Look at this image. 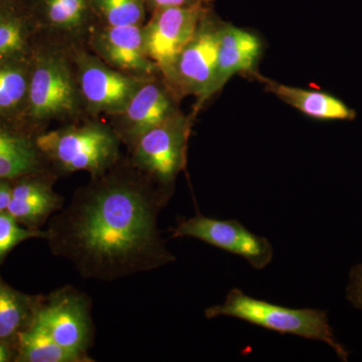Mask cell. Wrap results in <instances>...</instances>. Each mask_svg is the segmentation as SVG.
Listing matches in <instances>:
<instances>
[{"label": "cell", "mask_w": 362, "mask_h": 362, "mask_svg": "<svg viewBox=\"0 0 362 362\" xmlns=\"http://www.w3.org/2000/svg\"><path fill=\"white\" fill-rule=\"evenodd\" d=\"M80 92L65 59L47 54L37 59L28 83V102L35 120L63 118L77 110Z\"/></svg>", "instance_id": "ba28073f"}, {"label": "cell", "mask_w": 362, "mask_h": 362, "mask_svg": "<svg viewBox=\"0 0 362 362\" xmlns=\"http://www.w3.org/2000/svg\"><path fill=\"white\" fill-rule=\"evenodd\" d=\"M345 296L349 304L362 314V262L350 270Z\"/></svg>", "instance_id": "cb8c5ba5"}, {"label": "cell", "mask_w": 362, "mask_h": 362, "mask_svg": "<svg viewBox=\"0 0 362 362\" xmlns=\"http://www.w3.org/2000/svg\"><path fill=\"white\" fill-rule=\"evenodd\" d=\"M261 54L262 42L257 35L237 26L223 23L216 71L207 93V99L223 89L235 74L252 71L258 63Z\"/></svg>", "instance_id": "5bb4252c"}, {"label": "cell", "mask_w": 362, "mask_h": 362, "mask_svg": "<svg viewBox=\"0 0 362 362\" xmlns=\"http://www.w3.org/2000/svg\"><path fill=\"white\" fill-rule=\"evenodd\" d=\"M207 319L232 317L280 334L295 335L325 343L341 361H349V354L335 337L327 311L314 308H288L265 300L249 296L233 288L221 304L204 311Z\"/></svg>", "instance_id": "7a4b0ae2"}, {"label": "cell", "mask_w": 362, "mask_h": 362, "mask_svg": "<svg viewBox=\"0 0 362 362\" xmlns=\"http://www.w3.org/2000/svg\"><path fill=\"white\" fill-rule=\"evenodd\" d=\"M28 71L21 66L6 63L0 65V113L13 111L28 99Z\"/></svg>", "instance_id": "44dd1931"}, {"label": "cell", "mask_w": 362, "mask_h": 362, "mask_svg": "<svg viewBox=\"0 0 362 362\" xmlns=\"http://www.w3.org/2000/svg\"><path fill=\"white\" fill-rule=\"evenodd\" d=\"M35 9L47 25L66 33L80 30L93 13L90 0H35Z\"/></svg>", "instance_id": "d6986e66"}, {"label": "cell", "mask_w": 362, "mask_h": 362, "mask_svg": "<svg viewBox=\"0 0 362 362\" xmlns=\"http://www.w3.org/2000/svg\"><path fill=\"white\" fill-rule=\"evenodd\" d=\"M175 113L170 92L154 81L145 80L120 114L121 136L132 145L140 136Z\"/></svg>", "instance_id": "4fadbf2b"}, {"label": "cell", "mask_w": 362, "mask_h": 362, "mask_svg": "<svg viewBox=\"0 0 362 362\" xmlns=\"http://www.w3.org/2000/svg\"><path fill=\"white\" fill-rule=\"evenodd\" d=\"M7 4H8V2L4 1V0H0V18H2V16L8 11Z\"/></svg>", "instance_id": "83f0119b"}, {"label": "cell", "mask_w": 362, "mask_h": 362, "mask_svg": "<svg viewBox=\"0 0 362 362\" xmlns=\"http://www.w3.org/2000/svg\"><path fill=\"white\" fill-rule=\"evenodd\" d=\"M11 181L0 180V211H6L8 206L9 201H11Z\"/></svg>", "instance_id": "4316f807"}, {"label": "cell", "mask_w": 362, "mask_h": 362, "mask_svg": "<svg viewBox=\"0 0 362 362\" xmlns=\"http://www.w3.org/2000/svg\"><path fill=\"white\" fill-rule=\"evenodd\" d=\"M190 124L176 112L140 136L131 145L132 165L161 187L173 189L187 164Z\"/></svg>", "instance_id": "277c9868"}, {"label": "cell", "mask_w": 362, "mask_h": 362, "mask_svg": "<svg viewBox=\"0 0 362 362\" xmlns=\"http://www.w3.org/2000/svg\"><path fill=\"white\" fill-rule=\"evenodd\" d=\"M145 4L152 11L168 8V7H183L206 4L209 0H144Z\"/></svg>", "instance_id": "d4e9b609"}, {"label": "cell", "mask_w": 362, "mask_h": 362, "mask_svg": "<svg viewBox=\"0 0 362 362\" xmlns=\"http://www.w3.org/2000/svg\"><path fill=\"white\" fill-rule=\"evenodd\" d=\"M45 163L35 139L0 127V180H16L45 173Z\"/></svg>", "instance_id": "9a60e30c"}, {"label": "cell", "mask_w": 362, "mask_h": 362, "mask_svg": "<svg viewBox=\"0 0 362 362\" xmlns=\"http://www.w3.org/2000/svg\"><path fill=\"white\" fill-rule=\"evenodd\" d=\"M107 171L80 188L52 216L47 243L85 279L118 280L175 261L158 228L173 189L133 166Z\"/></svg>", "instance_id": "6da1fadb"}, {"label": "cell", "mask_w": 362, "mask_h": 362, "mask_svg": "<svg viewBox=\"0 0 362 362\" xmlns=\"http://www.w3.org/2000/svg\"><path fill=\"white\" fill-rule=\"evenodd\" d=\"M94 45L109 66L128 75L146 78L158 69L145 51L141 25H107L95 35Z\"/></svg>", "instance_id": "8fae6325"}, {"label": "cell", "mask_w": 362, "mask_h": 362, "mask_svg": "<svg viewBox=\"0 0 362 362\" xmlns=\"http://www.w3.org/2000/svg\"><path fill=\"white\" fill-rule=\"evenodd\" d=\"M47 230H30L21 225L6 211H0V264L21 243L30 239H47Z\"/></svg>", "instance_id": "7402d4cb"}, {"label": "cell", "mask_w": 362, "mask_h": 362, "mask_svg": "<svg viewBox=\"0 0 362 362\" xmlns=\"http://www.w3.org/2000/svg\"><path fill=\"white\" fill-rule=\"evenodd\" d=\"M92 303L87 294L66 286L47 297L35 299L33 320L44 326L64 349L81 356L94 341Z\"/></svg>", "instance_id": "5b68a950"}, {"label": "cell", "mask_w": 362, "mask_h": 362, "mask_svg": "<svg viewBox=\"0 0 362 362\" xmlns=\"http://www.w3.org/2000/svg\"><path fill=\"white\" fill-rule=\"evenodd\" d=\"M35 143L47 163L59 173L87 171L96 177L114 168L120 156L118 134L99 123L42 133Z\"/></svg>", "instance_id": "3957f363"}, {"label": "cell", "mask_w": 362, "mask_h": 362, "mask_svg": "<svg viewBox=\"0 0 362 362\" xmlns=\"http://www.w3.org/2000/svg\"><path fill=\"white\" fill-rule=\"evenodd\" d=\"M206 13L204 4L168 7L154 11L153 18L143 28L145 51L164 75L194 37Z\"/></svg>", "instance_id": "9c48e42d"}, {"label": "cell", "mask_w": 362, "mask_h": 362, "mask_svg": "<svg viewBox=\"0 0 362 362\" xmlns=\"http://www.w3.org/2000/svg\"><path fill=\"white\" fill-rule=\"evenodd\" d=\"M35 299L0 280V339L16 344L18 334L33 320Z\"/></svg>", "instance_id": "ac0fdd59"}, {"label": "cell", "mask_w": 362, "mask_h": 362, "mask_svg": "<svg viewBox=\"0 0 362 362\" xmlns=\"http://www.w3.org/2000/svg\"><path fill=\"white\" fill-rule=\"evenodd\" d=\"M18 362H93L90 357L78 356L59 345L44 326L35 320L18 334L16 342Z\"/></svg>", "instance_id": "e0dca14e"}, {"label": "cell", "mask_w": 362, "mask_h": 362, "mask_svg": "<svg viewBox=\"0 0 362 362\" xmlns=\"http://www.w3.org/2000/svg\"><path fill=\"white\" fill-rule=\"evenodd\" d=\"M268 90L279 99L301 111L305 115L319 120L350 121L356 118V112L338 98L319 92L279 84L265 80Z\"/></svg>", "instance_id": "2e32d148"}, {"label": "cell", "mask_w": 362, "mask_h": 362, "mask_svg": "<svg viewBox=\"0 0 362 362\" xmlns=\"http://www.w3.org/2000/svg\"><path fill=\"white\" fill-rule=\"evenodd\" d=\"M80 96L95 112L121 114L146 78L135 77L87 54L77 58Z\"/></svg>", "instance_id": "30bf717a"}, {"label": "cell", "mask_w": 362, "mask_h": 362, "mask_svg": "<svg viewBox=\"0 0 362 362\" xmlns=\"http://www.w3.org/2000/svg\"><path fill=\"white\" fill-rule=\"evenodd\" d=\"M25 45V25L20 18L8 11L0 18V62L18 56Z\"/></svg>", "instance_id": "603a6c76"}, {"label": "cell", "mask_w": 362, "mask_h": 362, "mask_svg": "<svg viewBox=\"0 0 362 362\" xmlns=\"http://www.w3.org/2000/svg\"><path fill=\"white\" fill-rule=\"evenodd\" d=\"M173 238H192L246 259L263 270L274 257L273 246L265 237L256 235L237 220H218L202 214L178 221L171 230Z\"/></svg>", "instance_id": "8992f818"}, {"label": "cell", "mask_w": 362, "mask_h": 362, "mask_svg": "<svg viewBox=\"0 0 362 362\" xmlns=\"http://www.w3.org/2000/svg\"><path fill=\"white\" fill-rule=\"evenodd\" d=\"M16 344L6 340L0 339V362L16 361Z\"/></svg>", "instance_id": "484cf974"}, {"label": "cell", "mask_w": 362, "mask_h": 362, "mask_svg": "<svg viewBox=\"0 0 362 362\" xmlns=\"http://www.w3.org/2000/svg\"><path fill=\"white\" fill-rule=\"evenodd\" d=\"M223 25L206 13L194 37L164 75L178 92L195 95L199 106L206 101L213 83Z\"/></svg>", "instance_id": "52a82bcc"}, {"label": "cell", "mask_w": 362, "mask_h": 362, "mask_svg": "<svg viewBox=\"0 0 362 362\" xmlns=\"http://www.w3.org/2000/svg\"><path fill=\"white\" fill-rule=\"evenodd\" d=\"M93 13L109 26L142 25L144 0H90Z\"/></svg>", "instance_id": "ffe728a7"}, {"label": "cell", "mask_w": 362, "mask_h": 362, "mask_svg": "<svg viewBox=\"0 0 362 362\" xmlns=\"http://www.w3.org/2000/svg\"><path fill=\"white\" fill-rule=\"evenodd\" d=\"M4 1L9 2L11 0H4Z\"/></svg>", "instance_id": "f1b7e54d"}, {"label": "cell", "mask_w": 362, "mask_h": 362, "mask_svg": "<svg viewBox=\"0 0 362 362\" xmlns=\"http://www.w3.org/2000/svg\"><path fill=\"white\" fill-rule=\"evenodd\" d=\"M45 173L18 178L11 187L6 211L30 230H40L52 214L64 207L63 197L52 187L54 178Z\"/></svg>", "instance_id": "7c38bea8"}]
</instances>
